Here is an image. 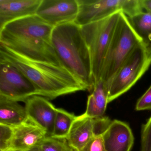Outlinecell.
Masks as SVG:
<instances>
[{"label": "cell", "mask_w": 151, "mask_h": 151, "mask_svg": "<svg viewBox=\"0 0 151 151\" xmlns=\"http://www.w3.org/2000/svg\"><path fill=\"white\" fill-rule=\"evenodd\" d=\"M29 122L25 107L0 96V124L15 127Z\"/></svg>", "instance_id": "9a60e30c"}, {"label": "cell", "mask_w": 151, "mask_h": 151, "mask_svg": "<svg viewBox=\"0 0 151 151\" xmlns=\"http://www.w3.org/2000/svg\"><path fill=\"white\" fill-rule=\"evenodd\" d=\"M0 62L19 70L35 86L37 95L49 99L86 91L82 84L61 66L31 60L0 44Z\"/></svg>", "instance_id": "7a4b0ae2"}, {"label": "cell", "mask_w": 151, "mask_h": 151, "mask_svg": "<svg viewBox=\"0 0 151 151\" xmlns=\"http://www.w3.org/2000/svg\"><path fill=\"white\" fill-rule=\"evenodd\" d=\"M14 128L13 126L0 124V151L10 150Z\"/></svg>", "instance_id": "ffe728a7"}, {"label": "cell", "mask_w": 151, "mask_h": 151, "mask_svg": "<svg viewBox=\"0 0 151 151\" xmlns=\"http://www.w3.org/2000/svg\"><path fill=\"white\" fill-rule=\"evenodd\" d=\"M42 0H0V30L6 24L36 15Z\"/></svg>", "instance_id": "5bb4252c"}, {"label": "cell", "mask_w": 151, "mask_h": 151, "mask_svg": "<svg viewBox=\"0 0 151 151\" xmlns=\"http://www.w3.org/2000/svg\"><path fill=\"white\" fill-rule=\"evenodd\" d=\"M14 151V150H11V149H10V150H8V151Z\"/></svg>", "instance_id": "484cf974"}, {"label": "cell", "mask_w": 151, "mask_h": 151, "mask_svg": "<svg viewBox=\"0 0 151 151\" xmlns=\"http://www.w3.org/2000/svg\"><path fill=\"white\" fill-rule=\"evenodd\" d=\"M78 151H106L103 142L102 133L94 135L85 146Z\"/></svg>", "instance_id": "7402d4cb"}, {"label": "cell", "mask_w": 151, "mask_h": 151, "mask_svg": "<svg viewBox=\"0 0 151 151\" xmlns=\"http://www.w3.org/2000/svg\"><path fill=\"white\" fill-rule=\"evenodd\" d=\"M140 151H151V116L141 127Z\"/></svg>", "instance_id": "44dd1931"}, {"label": "cell", "mask_w": 151, "mask_h": 151, "mask_svg": "<svg viewBox=\"0 0 151 151\" xmlns=\"http://www.w3.org/2000/svg\"><path fill=\"white\" fill-rule=\"evenodd\" d=\"M78 12L77 0H42L36 15L55 27L75 22Z\"/></svg>", "instance_id": "30bf717a"}, {"label": "cell", "mask_w": 151, "mask_h": 151, "mask_svg": "<svg viewBox=\"0 0 151 151\" xmlns=\"http://www.w3.org/2000/svg\"><path fill=\"white\" fill-rule=\"evenodd\" d=\"M37 95L32 82L12 65L0 62V96L16 101H25Z\"/></svg>", "instance_id": "ba28073f"}, {"label": "cell", "mask_w": 151, "mask_h": 151, "mask_svg": "<svg viewBox=\"0 0 151 151\" xmlns=\"http://www.w3.org/2000/svg\"><path fill=\"white\" fill-rule=\"evenodd\" d=\"M108 104L107 90L100 80L95 85L91 93L88 96L86 111L81 116L91 118L102 116Z\"/></svg>", "instance_id": "2e32d148"}, {"label": "cell", "mask_w": 151, "mask_h": 151, "mask_svg": "<svg viewBox=\"0 0 151 151\" xmlns=\"http://www.w3.org/2000/svg\"><path fill=\"white\" fill-rule=\"evenodd\" d=\"M78 12L74 22L82 27L122 12L128 17L144 11L140 0H77Z\"/></svg>", "instance_id": "52a82bcc"}, {"label": "cell", "mask_w": 151, "mask_h": 151, "mask_svg": "<svg viewBox=\"0 0 151 151\" xmlns=\"http://www.w3.org/2000/svg\"><path fill=\"white\" fill-rule=\"evenodd\" d=\"M27 151H40V150L39 149L38 147H35V148H33V149H31V150H28Z\"/></svg>", "instance_id": "d4e9b609"}, {"label": "cell", "mask_w": 151, "mask_h": 151, "mask_svg": "<svg viewBox=\"0 0 151 151\" xmlns=\"http://www.w3.org/2000/svg\"><path fill=\"white\" fill-rule=\"evenodd\" d=\"M121 12L81 27L90 51L95 85L101 80L104 61Z\"/></svg>", "instance_id": "8992f818"}, {"label": "cell", "mask_w": 151, "mask_h": 151, "mask_svg": "<svg viewBox=\"0 0 151 151\" xmlns=\"http://www.w3.org/2000/svg\"><path fill=\"white\" fill-rule=\"evenodd\" d=\"M102 138L106 151H130L134 144L129 126L119 120L111 121L102 133Z\"/></svg>", "instance_id": "7c38bea8"}, {"label": "cell", "mask_w": 151, "mask_h": 151, "mask_svg": "<svg viewBox=\"0 0 151 151\" xmlns=\"http://www.w3.org/2000/svg\"><path fill=\"white\" fill-rule=\"evenodd\" d=\"M131 24L144 41L151 42V12H141L129 17Z\"/></svg>", "instance_id": "ac0fdd59"}, {"label": "cell", "mask_w": 151, "mask_h": 151, "mask_svg": "<svg viewBox=\"0 0 151 151\" xmlns=\"http://www.w3.org/2000/svg\"><path fill=\"white\" fill-rule=\"evenodd\" d=\"M140 2L143 9L151 12V0H140Z\"/></svg>", "instance_id": "cb8c5ba5"}, {"label": "cell", "mask_w": 151, "mask_h": 151, "mask_svg": "<svg viewBox=\"0 0 151 151\" xmlns=\"http://www.w3.org/2000/svg\"><path fill=\"white\" fill-rule=\"evenodd\" d=\"M109 123V119L106 116L96 118L77 116L72 124L67 139L75 151L83 148L92 138L105 131Z\"/></svg>", "instance_id": "9c48e42d"}, {"label": "cell", "mask_w": 151, "mask_h": 151, "mask_svg": "<svg viewBox=\"0 0 151 151\" xmlns=\"http://www.w3.org/2000/svg\"><path fill=\"white\" fill-rule=\"evenodd\" d=\"M40 151H75L67 139L47 137L37 147Z\"/></svg>", "instance_id": "d6986e66"}, {"label": "cell", "mask_w": 151, "mask_h": 151, "mask_svg": "<svg viewBox=\"0 0 151 151\" xmlns=\"http://www.w3.org/2000/svg\"><path fill=\"white\" fill-rule=\"evenodd\" d=\"M151 65V43L143 40L136 46L106 86L108 103L128 91Z\"/></svg>", "instance_id": "5b68a950"}, {"label": "cell", "mask_w": 151, "mask_h": 151, "mask_svg": "<svg viewBox=\"0 0 151 151\" xmlns=\"http://www.w3.org/2000/svg\"><path fill=\"white\" fill-rule=\"evenodd\" d=\"M14 127L10 149L14 151H27L37 147L47 137L45 130L29 122Z\"/></svg>", "instance_id": "4fadbf2b"}, {"label": "cell", "mask_w": 151, "mask_h": 151, "mask_svg": "<svg viewBox=\"0 0 151 151\" xmlns=\"http://www.w3.org/2000/svg\"><path fill=\"white\" fill-rule=\"evenodd\" d=\"M143 40L131 24L129 17L121 12L102 68L101 80L106 87L133 49Z\"/></svg>", "instance_id": "277c9868"}, {"label": "cell", "mask_w": 151, "mask_h": 151, "mask_svg": "<svg viewBox=\"0 0 151 151\" xmlns=\"http://www.w3.org/2000/svg\"><path fill=\"white\" fill-rule=\"evenodd\" d=\"M52 42L61 65L84 86L92 92L94 86L90 51L81 26L74 22L55 26Z\"/></svg>", "instance_id": "3957f363"}, {"label": "cell", "mask_w": 151, "mask_h": 151, "mask_svg": "<svg viewBox=\"0 0 151 151\" xmlns=\"http://www.w3.org/2000/svg\"><path fill=\"white\" fill-rule=\"evenodd\" d=\"M76 116L64 109L57 108L52 137L57 138L67 139L73 122Z\"/></svg>", "instance_id": "e0dca14e"}, {"label": "cell", "mask_w": 151, "mask_h": 151, "mask_svg": "<svg viewBox=\"0 0 151 151\" xmlns=\"http://www.w3.org/2000/svg\"><path fill=\"white\" fill-rule=\"evenodd\" d=\"M135 109L137 111L151 109V85L138 100Z\"/></svg>", "instance_id": "603a6c76"}, {"label": "cell", "mask_w": 151, "mask_h": 151, "mask_svg": "<svg viewBox=\"0 0 151 151\" xmlns=\"http://www.w3.org/2000/svg\"><path fill=\"white\" fill-rule=\"evenodd\" d=\"M54 28L37 15L23 17L0 30V44L29 60L63 66L52 45Z\"/></svg>", "instance_id": "6da1fadb"}, {"label": "cell", "mask_w": 151, "mask_h": 151, "mask_svg": "<svg viewBox=\"0 0 151 151\" xmlns=\"http://www.w3.org/2000/svg\"><path fill=\"white\" fill-rule=\"evenodd\" d=\"M29 122L45 131L47 137H52L57 108L46 98L34 95L25 101Z\"/></svg>", "instance_id": "8fae6325"}]
</instances>
